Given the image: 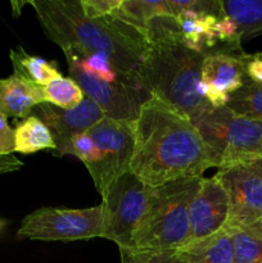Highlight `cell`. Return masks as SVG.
Instances as JSON below:
<instances>
[{
	"instance_id": "6da1fadb",
	"label": "cell",
	"mask_w": 262,
	"mask_h": 263,
	"mask_svg": "<svg viewBox=\"0 0 262 263\" xmlns=\"http://www.w3.org/2000/svg\"><path fill=\"white\" fill-rule=\"evenodd\" d=\"M221 162L190 118L152 95L134 123L130 172L143 184L158 187L181 179L203 177Z\"/></svg>"
},
{
	"instance_id": "7a4b0ae2",
	"label": "cell",
	"mask_w": 262,
	"mask_h": 263,
	"mask_svg": "<svg viewBox=\"0 0 262 263\" xmlns=\"http://www.w3.org/2000/svg\"><path fill=\"white\" fill-rule=\"evenodd\" d=\"M30 4L45 35L62 50L103 54L125 73L141 81L149 51L143 31L117 15L86 17L80 0H35Z\"/></svg>"
},
{
	"instance_id": "3957f363",
	"label": "cell",
	"mask_w": 262,
	"mask_h": 263,
	"mask_svg": "<svg viewBox=\"0 0 262 263\" xmlns=\"http://www.w3.org/2000/svg\"><path fill=\"white\" fill-rule=\"evenodd\" d=\"M149 51L141 81L159 98L193 121L212 105L203 97V54L184 45L175 17H158L148 23Z\"/></svg>"
},
{
	"instance_id": "277c9868",
	"label": "cell",
	"mask_w": 262,
	"mask_h": 263,
	"mask_svg": "<svg viewBox=\"0 0 262 263\" xmlns=\"http://www.w3.org/2000/svg\"><path fill=\"white\" fill-rule=\"evenodd\" d=\"M202 177L153 187L127 251H179L189 240V205Z\"/></svg>"
},
{
	"instance_id": "5b68a950",
	"label": "cell",
	"mask_w": 262,
	"mask_h": 263,
	"mask_svg": "<svg viewBox=\"0 0 262 263\" xmlns=\"http://www.w3.org/2000/svg\"><path fill=\"white\" fill-rule=\"evenodd\" d=\"M221 166L262 157V122L229 107L210 108L192 121Z\"/></svg>"
},
{
	"instance_id": "8992f818",
	"label": "cell",
	"mask_w": 262,
	"mask_h": 263,
	"mask_svg": "<svg viewBox=\"0 0 262 263\" xmlns=\"http://www.w3.org/2000/svg\"><path fill=\"white\" fill-rule=\"evenodd\" d=\"M104 223L103 204L81 210L43 207L23 218L17 236L44 241L87 240L103 238Z\"/></svg>"
},
{
	"instance_id": "52a82bcc",
	"label": "cell",
	"mask_w": 262,
	"mask_h": 263,
	"mask_svg": "<svg viewBox=\"0 0 262 263\" xmlns=\"http://www.w3.org/2000/svg\"><path fill=\"white\" fill-rule=\"evenodd\" d=\"M134 123L103 117L87 133L95 145V159L86 167L102 199L125 174L130 172L134 152Z\"/></svg>"
},
{
	"instance_id": "ba28073f",
	"label": "cell",
	"mask_w": 262,
	"mask_h": 263,
	"mask_svg": "<svg viewBox=\"0 0 262 263\" xmlns=\"http://www.w3.org/2000/svg\"><path fill=\"white\" fill-rule=\"evenodd\" d=\"M229 198L226 230L262 236V164L258 158L228 164L215 175Z\"/></svg>"
},
{
	"instance_id": "9c48e42d",
	"label": "cell",
	"mask_w": 262,
	"mask_h": 263,
	"mask_svg": "<svg viewBox=\"0 0 262 263\" xmlns=\"http://www.w3.org/2000/svg\"><path fill=\"white\" fill-rule=\"evenodd\" d=\"M153 187L146 186L131 172L123 175L103 200L105 211L103 238L115 241L120 249H130L133 235L140 223Z\"/></svg>"
},
{
	"instance_id": "30bf717a",
	"label": "cell",
	"mask_w": 262,
	"mask_h": 263,
	"mask_svg": "<svg viewBox=\"0 0 262 263\" xmlns=\"http://www.w3.org/2000/svg\"><path fill=\"white\" fill-rule=\"evenodd\" d=\"M69 77L81 87L105 117L117 121L135 122L141 107L152 94L146 89L127 84H110L89 76L77 67L68 64Z\"/></svg>"
},
{
	"instance_id": "8fae6325",
	"label": "cell",
	"mask_w": 262,
	"mask_h": 263,
	"mask_svg": "<svg viewBox=\"0 0 262 263\" xmlns=\"http://www.w3.org/2000/svg\"><path fill=\"white\" fill-rule=\"evenodd\" d=\"M228 217L229 198L225 187L215 175L202 177L189 205V240L185 247L217 234L225 228Z\"/></svg>"
},
{
	"instance_id": "7c38bea8",
	"label": "cell",
	"mask_w": 262,
	"mask_h": 263,
	"mask_svg": "<svg viewBox=\"0 0 262 263\" xmlns=\"http://www.w3.org/2000/svg\"><path fill=\"white\" fill-rule=\"evenodd\" d=\"M30 116H35L45 123L55 141V156L68 154L71 139L77 134L89 131L98 121L104 117L103 110L85 97L81 104L73 109H62L49 103H41L31 110Z\"/></svg>"
},
{
	"instance_id": "4fadbf2b",
	"label": "cell",
	"mask_w": 262,
	"mask_h": 263,
	"mask_svg": "<svg viewBox=\"0 0 262 263\" xmlns=\"http://www.w3.org/2000/svg\"><path fill=\"white\" fill-rule=\"evenodd\" d=\"M244 54L205 55L202 64L203 97L213 108L225 107L229 97L248 81Z\"/></svg>"
},
{
	"instance_id": "5bb4252c",
	"label": "cell",
	"mask_w": 262,
	"mask_h": 263,
	"mask_svg": "<svg viewBox=\"0 0 262 263\" xmlns=\"http://www.w3.org/2000/svg\"><path fill=\"white\" fill-rule=\"evenodd\" d=\"M41 103H45L41 86L14 73L0 80V113L5 117L26 118Z\"/></svg>"
},
{
	"instance_id": "9a60e30c",
	"label": "cell",
	"mask_w": 262,
	"mask_h": 263,
	"mask_svg": "<svg viewBox=\"0 0 262 263\" xmlns=\"http://www.w3.org/2000/svg\"><path fill=\"white\" fill-rule=\"evenodd\" d=\"M179 251L188 263H234L233 239L225 228L215 235Z\"/></svg>"
},
{
	"instance_id": "2e32d148",
	"label": "cell",
	"mask_w": 262,
	"mask_h": 263,
	"mask_svg": "<svg viewBox=\"0 0 262 263\" xmlns=\"http://www.w3.org/2000/svg\"><path fill=\"white\" fill-rule=\"evenodd\" d=\"M221 14L236 23L241 43L262 35V0H220Z\"/></svg>"
},
{
	"instance_id": "e0dca14e",
	"label": "cell",
	"mask_w": 262,
	"mask_h": 263,
	"mask_svg": "<svg viewBox=\"0 0 262 263\" xmlns=\"http://www.w3.org/2000/svg\"><path fill=\"white\" fill-rule=\"evenodd\" d=\"M10 61L14 74L38 86H46L54 79L62 76L54 62H49L41 57L30 55L22 48L10 50Z\"/></svg>"
},
{
	"instance_id": "ac0fdd59",
	"label": "cell",
	"mask_w": 262,
	"mask_h": 263,
	"mask_svg": "<svg viewBox=\"0 0 262 263\" xmlns=\"http://www.w3.org/2000/svg\"><path fill=\"white\" fill-rule=\"evenodd\" d=\"M55 141L45 123L35 116H28L14 128V152L32 154L43 149H54Z\"/></svg>"
},
{
	"instance_id": "d6986e66",
	"label": "cell",
	"mask_w": 262,
	"mask_h": 263,
	"mask_svg": "<svg viewBox=\"0 0 262 263\" xmlns=\"http://www.w3.org/2000/svg\"><path fill=\"white\" fill-rule=\"evenodd\" d=\"M115 15L143 32L154 18L174 17L167 0H123L120 10Z\"/></svg>"
},
{
	"instance_id": "ffe728a7",
	"label": "cell",
	"mask_w": 262,
	"mask_h": 263,
	"mask_svg": "<svg viewBox=\"0 0 262 263\" xmlns=\"http://www.w3.org/2000/svg\"><path fill=\"white\" fill-rule=\"evenodd\" d=\"M45 103L62 108L73 109L81 104L85 94L71 77L59 76L43 87Z\"/></svg>"
},
{
	"instance_id": "44dd1931",
	"label": "cell",
	"mask_w": 262,
	"mask_h": 263,
	"mask_svg": "<svg viewBox=\"0 0 262 263\" xmlns=\"http://www.w3.org/2000/svg\"><path fill=\"white\" fill-rule=\"evenodd\" d=\"M226 107L262 122V85L247 82L241 89L230 94Z\"/></svg>"
},
{
	"instance_id": "7402d4cb",
	"label": "cell",
	"mask_w": 262,
	"mask_h": 263,
	"mask_svg": "<svg viewBox=\"0 0 262 263\" xmlns=\"http://www.w3.org/2000/svg\"><path fill=\"white\" fill-rule=\"evenodd\" d=\"M233 239L234 263H262V236L240 230H228Z\"/></svg>"
},
{
	"instance_id": "603a6c76",
	"label": "cell",
	"mask_w": 262,
	"mask_h": 263,
	"mask_svg": "<svg viewBox=\"0 0 262 263\" xmlns=\"http://www.w3.org/2000/svg\"><path fill=\"white\" fill-rule=\"evenodd\" d=\"M121 263H188L180 251H127L120 249Z\"/></svg>"
},
{
	"instance_id": "cb8c5ba5",
	"label": "cell",
	"mask_w": 262,
	"mask_h": 263,
	"mask_svg": "<svg viewBox=\"0 0 262 263\" xmlns=\"http://www.w3.org/2000/svg\"><path fill=\"white\" fill-rule=\"evenodd\" d=\"M68 154L77 157L86 167L94 162L95 145L89 133L77 134L71 139L68 145Z\"/></svg>"
},
{
	"instance_id": "d4e9b609",
	"label": "cell",
	"mask_w": 262,
	"mask_h": 263,
	"mask_svg": "<svg viewBox=\"0 0 262 263\" xmlns=\"http://www.w3.org/2000/svg\"><path fill=\"white\" fill-rule=\"evenodd\" d=\"M123 0H80L86 17H109L120 10Z\"/></svg>"
},
{
	"instance_id": "484cf974",
	"label": "cell",
	"mask_w": 262,
	"mask_h": 263,
	"mask_svg": "<svg viewBox=\"0 0 262 263\" xmlns=\"http://www.w3.org/2000/svg\"><path fill=\"white\" fill-rule=\"evenodd\" d=\"M244 63L248 81L262 85V53L244 54Z\"/></svg>"
},
{
	"instance_id": "4316f807",
	"label": "cell",
	"mask_w": 262,
	"mask_h": 263,
	"mask_svg": "<svg viewBox=\"0 0 262 263\" xmlns=\"http://www.w3.org/2000/svg\"><path fill=\"white\" fill-rule=\"evenodd\" d=\"M14 153V130L8 125L7 117L0 113V154Z\"/></svg>"
},
{
	"instance_id": "83f0119b",
	"label": "cell",
	"mask_w": 262,
	"mask_h": 263,
	"mask_svg": "<svg viewBox=\"0 0 262 263\" xmlns=\"http://www.w3.org/2000/svg\"><path fill=\"white\" fill-rule=\"evenodd\" d=\"M22 166V162L15 158L13 154H0V174L17 171Z\"/></svg>"
},
{
	"instance_id": "f1b7e54d",
	"label": "cell",
	"mask_w": 262,
	"mask_h": 263,
	"mask_svg": "<svg viewBox=\"0 0 262 263\" xmlns=\"http://www.w3.org/2000/svg\"><path fill=\"white\" fill-rule=\"evenodd\" d=\"M4 226H5V221L0 218V230H3V229H4Z\"/></svg>"
},
{
	"instance_id": "f546056e",
	"label": "cell",
	"mask_w": 262,
	"mask_h": 263,
	"mask_svg": "<svg viewBox=\"0 0 262 263\" xmlns=\"http://www.w3.org/2000/svg\"><path fill=\"white\" fill-rule=\"evenodd\" d=\"M258 159H259V162H261V164H262V157H258Z\"/></svg>"
}]
</instances>
